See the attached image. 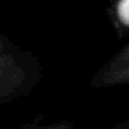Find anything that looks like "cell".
<instances>
[{
	"mask_svg": "<svg viewBox=\"0 0 129 129\" xmlns=\"http://www.w3.org/2000/svg\"><path fill=\"white\" fill-rule=\"evenodd\" d=\"M39 68L34 58L13 50L0 53V104L25 96L38 82Z\"/></svg>",
	"mask_w": 129,
	"mask_h": 129,
	"instance_id": "1",
	"label": "cell"
},
{
	"mask_svg": "<svg viewBox=\"0 0 129 129\" xmlns=\"http://www.w3.org/2000/svg\"><path fill=\"white\" fill-rule=\"evenodd\" d=\"M129 85V43L111 56L90 79L94 89Z\"/></svg>",
	"mask_w": 129,
	"mask_h": 129,
	"instance_id": "2",
	"label": "cell"
},
{
	"mask_svg": "<svg viewBox=\"0 0 129 129\" xmlns=\"http://www.w3.org/2000/svg\"><path fill=\"white\" fill-rule=\"evenodd\" d=\"M21 129H75L74 123L71 122H56V123H47V125H28ZM101 129H129V119H125L122 122H118L108 128H101Z\"/></svg>",
	"mask_w": 129,
	"mask_h": 129,
	"instance_id": "3",
	"label": "cell"
},
{
	"mask_svg": "<svg viewBox=\"0 0 129 129\" xmlns=\"http://www.w3.org/2000/svg\"><path fill=\"white\" fill-rule=\"evenodd\" d=\"M114 25L129 29V0H118L114 7Z\"/></svg>",
	"mask_w": 129,
	"mask_h": 129,
	"instance_id": "4",
	"label": "cell"
},
{
	"mask_svg": "<svg viewBox=\"0 0 129 129\" xmlns=\"http://www.w3.org/2000/svg\"><path fill=\"white\" fill-rule=\"evenodd\" d=\"M9 40L6 36L0 35V53H4V51H9Z\"/></svg>",
	"mask_w": 129,
	"mask_h": 129,
	"instance_id": "5",
	"label": "cell"
}]
</instances>
